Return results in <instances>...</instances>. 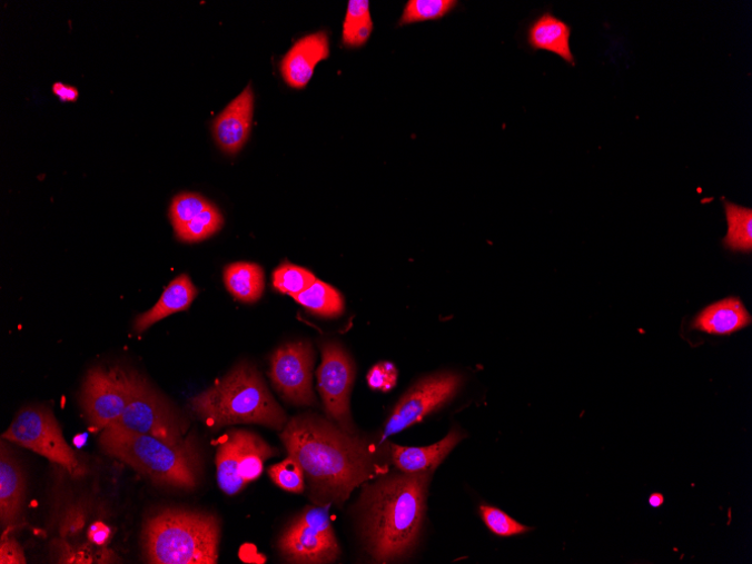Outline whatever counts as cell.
<instances>
[{"mask_svg":"<svg viewBox=\"0 0 752 564\" xmlns=\"http://www.w3.org/2000/svg\"><path fill=\"white\" fill-rule=\"evenodd\" d=\"M431 474L392 475L364 487L362 531L372 558L389 563L413 551L422 531Z\"/></svg>","mask_w":752,"mask_h":564,"instance_id":"7a4b0ae2","label":"cell"},{"mask_svg":"<svg viewBox=\"0 0 752 564\" xmlns=\"http://www.w3.org/2000/svg\"><path fill=\"white\" fill-rule=\"evenodd\" d=\"M211 204L199 195L184 194L172 200L169 216L175 230L199 217Z\"/></svg>","mask_w":752,"mask_h":564,"instance_id":"f1b7e54d","label":"cell"},{"mask_svg":"<svg viewBox=\"0 0 752 564\" xmlns=\"http://www.w3.org/2000/svg\"><path fill=\"white\" fill-rule=\"evenodd\" d=\"M52 90L62 102H75L79 97V92L75 87L62 82H56Z\"/></svg>","mask_w":752,"mask_h":564,"instance_id":"836d02e7","label":"cell"},{"mask_svg":"<svg viewBox=\"0 0 752 564\" xmlns=\"http://www.w3.org/2000/svg\"><path fill=\"white\" fill-rule=\"evenodd\" d=\"M463 437L458 429L453 428L444 439L429 446L408 447L392 444L393 462L404 474H432Z\"/></svg>","mask_w":752,"mask_h":564,"instance_id":"e0dca14e","label":"cell"},{"mask_svg":"<svg viewBox=\"0 0 752 564\" xmlns=\"http://www.w3.org/2000/svg\"><path fill=\"white\" fill-rule=\"evenodd\" d=\"M268 475L273 483L286 492L303 494L306 488L305 473L300 463L289 456L268 468Z\"/></svg>","mask_w":752,"mask_h":564,"instance_id":"83f0119b","label":"cell"},{"mask_svg":"<svg viewBox=\"0 0 752 564\" xmlns=\"http://www.w3.org/2000/svg\"><path fill=\"white\" fill-rule=\"evenodd\" d=\"M224 225V217L211 204L199 217L175 230L179 240L185 243H198L218 232Z\"/></svg>","mask_w":752,"mask_h":564,"instance_id":"4316f807","label":"cell"},{"mask_svg":"<svg viewBox=\"0 0 752 564\" xmlns=\"http://www.w3.org/2000/svg\"><path fill=\"white\" fill-rule=\"evenodd\" d=\"M224 278L230 295L240 303L255 304L264 294V270L257 264H230L225 268Z\"/></svg>","mask_w":752,"mask_h":564,"instance_id":"44dd1931","label":"cell"},{"mask_svg":"<svg viewBox=\"0 0 752 564\" xmlns=\"http://www.w3.org/2000/svg\"><path fill=\"white\" fill-rule=\"evenodd\" d=\"M279 437L303 466L316 505L342 506L358 486L382 474L378 457L367 442L329 419L295 417Z\"/></svg>","mask_w":752,"mask_h":564,"instance_id":"6da1fadb","label":"cell"},{"mask_svg":"<svg viewBox=\"0 0 752 564\" xmlns=\"http://www.w3.org/2000/svg\"><path fill=\"white\" fill-rule=\"evenodd\" d=\"M373 32L367 0H350L343 26V43L348 48L363 47Z\"/></svg>","mask_w":752,"mask_h":564,"instance_id":"cb8c5ba5","label":"cell"},{"mask_svg":"<svg viewBox=\"0 0 752 564\" xmlns=\"http://www.w3.org/2000/svg\"><path fill=\"white\" fill-rule=\"evenodd\" d=\"M294 299L315 315L336 318L344 313L342 295L325 281L316 279L315 284Z\"/></svg>","mask_w":752,"mask_h":564,"instance_id":"603a6c76","label":"cell"},{"mask_svg":"<svg viewBox=\"0 0 752 564\" xmlns=\"http://www.w3.org/2000/svg\"><path fill=\"white\" fill-rule=\"evenodd\" d=\"M2 437L44 456L67 469L73 477L83 475L82 465L66 442L60 425L48 407L23 408Z\"/></svg>","mask_w":752,"mask_h":564,"instance_id":"ba28073f","label":"cell"},{"mask_svg":"<svg viewBox=\"0 0 752 564\" xmlns=\"http://www.w3.org/2000/svg\"><path fill=\"white\" fill-rule=\"evenodd\" d=\"M130 397L120 419L113 425L157 437L171 445H181L187 425L170 403L138 372L129 369Z\"/></svg>","mask_w":752,"mask_h":564,"instance_id":"8992f818","label":"cell"},{"mask_svg":"<svg viewBox=\"0 0 752 564\" xmlns=\"http://www.w3.org/2000/svg\"><path fill=\"white\" fill-rule=\"evenodd\" d=\"M0 563L2 564H23L27 558L19 543L10 537H6L0 545Z\"/></svg>","mask_w":752,"mask_h":564,"instance_id":"1f68e13d","label":"cell"},{"mask_svg":"<svg viewBox=\"0 0 752 564\" xmlns=\"http://www.w3.org/2000/svg\"><path fill=\"white\" fill-rule=\"evenodd\" d=\"M278 451L255 433L234 429L220 439L216 464L218 485L228 496L239 494L256 482L264 472V463Z\"/></svg>","mask_w":752,"mask_h":564,"instance_id":"52a82bcc","label":"cell"},{"mask_svg":"<svg viewBox=\"0 0 752 564\" xmlns=\"http://www.w3.org/2000/svg\"><path fill=\"white\" fill-rule=\"evenodd\" d=\"M329 38L318 32L299 40L280 62L281 76L293 88H305L316 66L329 57Z\"/></svg>","mask_w":752,"mask_h":564,"instance_id":"5bb4252c","label":"cell"},{"mask_svg":"<svg viewBox=\"0 0 752 564\" xmlns=\"http://www.w3.org/2000/svg\"><path fill=\"white\" fill-rule=\"evenodd\" d=\"M323 360L317 370L318 390L330 422L354 434L349 398L355 366L348 353L337 343L321 345Z\"/></svg>","mask_w":752,"mask_h":564,"instance_id":"8fae6325","label":"cell"},{"mask_svg":"<svg viewBox=\"0 0 752 564\" xmlns=\"http://www.w3.org/2000/svg\"><path fill=\"white\" fill-rule=\"evenodd\" d=\"M457 6L455 0H410L407 3L400 26L436 21L446 17Z\"/></svg>","mask_w":752,"mask_h":564,"instance_id":"484cf974","label":"cell"},{"mask_svg":"<svg viewBox=\"0 0 752 564\" xmlns=\"http://www.w3.org/2000/svg\"><path fill=\"white\" fill-rule=\"evenodd\" d=\"M366 379L370 389L389 393L397 385L398 369L394 363L383 362L369 369Z\"/></svg>","mask_w":752,"mask_h":564,"instance_id":"4dcf8cb0","label":"cell"},{"mask_svg":"<svg viewBox=\"0 0 752 564\" xmlns=\"http://www.w3.org/2000/svg\"><path fill=\"white\" fill-rule=\"evenodd\" d=\"M110 536V528L103 523L92 524L88 530V540L96 545L106 544Z\"/></svg>","mask_w":752,"mask_h":564,"instance_id":"d6a6232c","label":"cell"},{"mask_svg":"<svg viewBox=\"0 0 752 564\" xmlns=\"http://www.w3.org/2000/svg\"><path fill=\"white\" fill-rule=\"evenodd\" d=\"M462 378L458 374L445 372L420 380L400 399L390 415L380 443L420 423L432 413L447 404L458 392Z\"/></svg>","mask_w":752,"mask_h":564,"instance_id":"7c38bea8","label":"cell"},{"mask_svg":"<svg viewBox=\"0 0 752 564\" xmlns=\"http://www.w3.org/2000/svg\"><path fill=\"white\" fill-rule=\"evenodd\" d=\"M192 414L212 431L239 424H257L284 431L289 423L268 392L260 373L246 362L238 364L211 388L190 402Z\"/></svg>","mask_w":752,"mask_h":564,"instance_id":"3957f363","label":"cell"},{"mask_svg":"<svg viewBox=\"0 0 752 564\" xmlns=\"http://www.w3.org/2000/svg\"><path fill=\"white\" fill-rule=\"evenodd\" d=\"M728 235L723 246L731 251L750 254L752 250V210L724 201Z\"/></svg>","mask_w":752,"mask_h":564,"instance_id":"7402d4cb","label":"cell"},{"mask_svg":"<svg viewBox=\"0 0 752 564\" xmlns=\"http://www.w3.org/2000/svg\"><path fill=\"white\" fill-rule=\"evenodd\" d=\"M23 468L11 448L2 443L0 451V522L2 528L11 527L21 517L26 498Z\"/></svg>","mask_w":752,"mask_h":564,"instance_id":"2e32d148","label":"cell"},{"mask_svg":"<svg viewBox=\"0 0 752 564\" xmlns=\"http://www.w3.org/2000/svg\"><path fill=\"white\" fill-rule=\"evenodd\" d=\"M198 296V289L187 274L172 279L159 301L149 311L138 316L133 330L138 334L146 332L156 323L177 313L190 308Z\"/></svg>","mask_w":752,"mask_h":564,"instance_id":"ac0fdd59","label":"cell"},{"mask_svg":"<svg viewBox=\"0 0 752 564\" xmlns=\"http://www.w3.org/2000/svg\"><path fill=\"white\" fill-rule=\"evenodd\" d=\"M481 513L487 527L497 536L509 537L524 534L532 530L518 523L497 507L482 506Z\"/></svg>","mask_w":752,"mask_h":564,"instance_id":"f546056e","label":"cell"},{"mask_svg":"<svg viewBox=\"0 0 752 564\" xmlns=\"http://www.w3.org/2000/svg\"><path fill=\"white\" fill-rule=\"evenodd\" d=\"M315 359V350L306 342L287 344L274 352L269 376L284 399L297 406L317 405L313 389Z\"/></svg>","mask_w":752,"mask_h":564,"instance_id":"4fadbf2b","label":"cell"},{"mask_svg":"<svg viewBox=\"0 0 752 564\" xmlns=\"http://www.w3.org/2000/svg\"><path fill=\"white\" fill-rule=\"evenodd\" d=\"M254 113V93L248 86L215 120L214 135L220 148L236 154L247 141Z\"/></svg>","mask_w":752,"mask_h":564,"instance_id":"9a60e30c","label":"cell"},{"mask_svg":"<svg viewBox=\"0 0 752 564\" xmlns=\"http://www.w3.org/2000/svg\"><path fill=\"white\" fill-rule=\"evenodd\" d=\"M332 504L315 505L301 515L281 534L278 550L290 563H334L340 548L330 522Z\"/></svg>","mask_w":752,"mask_h":564,"instance_id":"9c48e42d","label":"cell"},{"mask_svg":"<svg viewBox=\"0 0 752 564\" xmlns=\"http://www.w3.org/2000/svg\"><path fill=\"white\" fill-rule=\"evenodd\" d=\"M99 442L106 454L128 464L158 486L181 491H195L199 486L202 465L192 439L171 445L111 425L102 431Z\"/></svg>","mask_w":752,"mask_h":564,"instance_id":"277c9868","label":"cell"},{"mask_svg":"<svg viewBox=\"0 0 752 564\" xmlns=\"http://www.w3.org/2000/svg\"><path fill=\"white\" fill-rule=\"evenodd\" d=\"M220 534V522L212 514L162 511L145 524V560L151 564H216Z\"/></svg>","mask_w":752,"mask_h":564,"instance_id":"5b68a950","label":"cell"},{"mask_svg":"<svg viewBox=\"0 0 752 564\" xmlns=\"http://www.w3.org/2000/svg\"><path fill=\"white\" fill-rule=\"evenodd\" d=\"M665 503V497L662 494H653L649 498V504L654 507H662Z\"/></svg>","mask_w":752,"mask_h":564,"instance_id":"e575fe53","label":"cell"},{"mask_svg":"<svg viewBox=\"0 0 752 564\" xmlns=\"http://www.w3.org/2000/svg\"><path fill=\"white\" fill-rule=\"evenodd\" d=\"M572 28L566 22L546 12L536 19L527 30V43L534 50L553 52L575 66L571 48Z\"/></svg>","mask_w":752,"mask_h":564,"instance_id":"d6986e66","label":"cell"},{"mask_svg":"<svg viewBox=\"0 0 752 564\" xmlns=\"http://www.w3.org/2000/svg\"><path fill=\"white\" fill-rule=\"evenodd\" d=\"M129 397V369L120 366H97L86 375L80 405L90 426L103 431L120 419Z\"/></svg>","mask_w":752,"mask_h":564,"instance_id":"30bf717a","label":"cell"},{"mask_svg":"<svg viewBox=\"0 0 752 564\" xmlns=\"http://www.w3.org/2000/svg\"><path fill=\"white\" fill-rule=\"evenodd\" d=\"M751 323V317L739 299L731 298L714 304L694 320L695 329L712 335H730Z\"/></svg>","mask_w":752,"mask_h":564,"instance_id":"ffe728a7","label":"cell"},{"mask_svg":"<svg viewBox=\"0 0 752 564\" xmlns=\"http://www.w3.org/2000/svg\"><path fill=\"white\" fill-rule=\"evenodd\" d=\"M316 279L310 270L285 263L274 270L273 287L276 291L294 298L310 288Z\"/></svg>","mask_w":752,"mask_h":564,"instance_id":"d4e9b609","label":"cell"}]
</instances>
